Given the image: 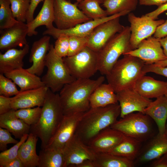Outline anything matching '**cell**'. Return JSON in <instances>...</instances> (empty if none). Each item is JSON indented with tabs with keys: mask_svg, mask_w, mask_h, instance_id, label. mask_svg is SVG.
<instances>
[{
	"mask_svg": "<svg viewBox=\"0 0 167 167\" xmlns=\"http://www.w3.org/2000/svg\"><path fill=\"white\" fill-rule=\"evenodd\" d=\"M44 0H30V6L26 16L27 23L32 21L33 19L35 11L38 4Z\"/></svg>",
	"mask_w": 167,
	"mask_h": 167,
	"instance_id": "f6af8a7d",
	"label": "cell"
},
{
	"mask_svg": "<svg viewBox=\"0 0 167 167\" xmlns=\"http://www.w3.org/2000/svg\"><path fill=\"white\" fill-rule=\"evenodd\" d=\"M65 167L72 166L86 160L92 161L95 153L75 134L63 148Z\"/></svg>",
	"mask_w": 167,
	"mask_h": 167,
	"instance_id": "9a60e30c",
	"label": "cell"
},
{
	"mask_svg": "<svg viewBox=\"0 0 167 167\" xmlns=\"http://www.w3.org/2000/svg\"><path fill=\"white\" fill-rule=\"evenodd\" d=\"M167 153V137L159 134L151 140L141 149L134 162V165L152 161Z\"/></svg>",
	"mask_w": 167,
	"mask_h": 167,
	"instance_id": "ac0fdd59",
	"label": "cell"
},
{
	"mask_svg": "<svg viewBox=\"0 0 167 167\" xmlns=\"http://www.w3.org/2000/svg\"><path fill=\"white\" fill-rule=\"evenodd\" d=\"M19 92L12 80L4 74H0V95L10 97L16 95Z\"/></svg>",
	"mask_w": 167,
	"mask_h": 167,
	"instance_id": "f35d334b",
	"label": "cell"
},
{
	"mask_svg": "<svg viewBox=\"0 0 167 167\" xmlns=\"http://www.w3.org/2000/svg\"><path fill=\"white\" fill-rule=\"evenodd\" d=\"M101 0V1H103H103H104L106 0Z\"/></svg>",
	"mask_w": 167,
	"mask_h": 167,
	"instance_id": "680465c9",
	"label": "cell"
},
{
	"mask_svg": "<svg viewBox=\"0 0 167 167\" xmlns=\"http://www.w3.org/2000/svg\"><path fill=\"white\" fill-rule=\"evenodd\" d=\"M84 113L64 115L53 139L47 148L63 149L75 135Z\"/></svg>",
	"mask_w": 167,
	"mask_h": 167,
	"instance_id": "2e32d148",
	"label": "cell"
},
{
	"mask_svg": "<svg viewBox=\"0 0 167 167\" xmlns=\"http://www.w3.org/2000/svg\"><path fill=\"white\" fill-rule=\"evenodd\" d=\"M137 3L138 0H106L103 2V5L109 16L125 11H134Z\"/></svg>",
	"mask_w": 167,
	"mask_h": 167,
	"instance_id": "d6a6232c",
	"label": "cell"
},
{
	"mask_svg": "<svg viewBox=\"0 0 167 167\" xmlns=\"http://www.w3.org/2000/svg\"><path fill=\"white\" fill-rule=\"evenodd\" d=\"M42 110L41 107L21 109L15 110L16 116L30 126L33 125L38 122Z\"/></svg>",
	"mask_w": 167,
	"mask_h": 167,
	"instance_id": "d590c367",
	"label": "cell"
},
{
	"mask_svg": "<svg viewBox=\"0 0 167 167\" xmlns=\"http://www.w3.org/2000/svg\"><path fill=\"white\" fill-rule=\"evenodd\" d=\"M4 75L17 85L21 92L45 86L39 76L30 73L26 69L23 68L12 71Z\"/></svg>",
	"mask_w": 167,
	"mask_h": 167,
	"instance_id": "d4e9b609",
	"label": "cell"
},
{
	"mask_svg": "<svg viewBox=\"0 0 167 167\" xmlns=\"http://www.w3.org/2000/svg\"><path fill=\"white\" fill-rule=\"evenodd\" d=\"M120 113L118 103L104 107L90 108L84 112L75 134L88 145L101 131L115 123Z\"/></svg>",
	"mask_w": 167,
	"mask_h": 167,
	"instance_id": "3957f363",
	"label": "cell"
},
{
	"mask_svg": "<svg viewBox=\"0 0 167 167\" xmlns=\"http://www.w3.org/2000/svg\"><path fill=\"white\" fill-rule=\"evenodd\" d=\"M28 134L23 136L17 143L8 149L0 153V167L18 157V151L22 144L27 139Z\"/></svg>",
	"mask_w": 167,
	"mask_h": 167,
	"instance_id": "74e56055",
	"label": "cell"
},
{
	"mask_svg": "<svg viewBox=\"0 0 167 167\" xmlns=\"http://www.w3.org/2000/svg\"><path fill=\"white\" fill-rule=\"evenodd\" d=\"M101 0H83L78 3L79 8L92 19H99L108 16L106 10L100 6Z\"/></svg>",
	"mask_w": 167,
	"mask_h": 167,
	"instance_id": "836d02e7",
	"label": "cell"
},
{
	"mask_svg": "<svg viewBox=\"0 0 167 167\" xmlns=\"http://www.w3.org/2000/svg\"><path fill=\"white\" fill-rule=\"evenodd\" d=\"M49 36L44 35L33 43L30 50L29 62L32 65L27 70L30 73L41 76L45 66L46 55L50 46Z\"/></svg>",
	"mask_w": 167,
	"mask_h": 167,
	"instance_id": "d6986e66",
	"label": "cell"
},
{
	"mask_svg": "<svg viewBox=\"0 0 167 167\" xmlns=\"http://www.w3.org/2000/svg\"><path fill=\"white\" fill-rule=\"evenodd\" d=\"M116 94L120 107L121 118L135 112L145 114V109L152 101L141 96L133 88L122 90Z\"/></svg>",
	"mask_w": 167,
	"mask_h": 167,
	"instance_id": "4fadbf2b",
	"label": "cell"
},
{
	"mask_svg": "<svg viewBox=\"0 0 167 167\" xmlns=\"http://www.w3.org/2000/svg\"><path fill=\"white\" fill-rule=\"evenodd\" d=\"M120 17L104 22L97 26L88 36L87 47L98 53L116 33L124 27L120 23Z\"/></svg>",
	"mask_w": 167,
	"mask_h": 167,
	"instance_id": "8fae6325",
	"label": "cell"
},
{
	"mask_svg": "<svg viewBox=\"0 0 167 167\" xmlns=\"http://www.w3.org/2000/svg\"><path fill=\"white\" fill-rule=\"evenodd\" d=\"M72 167H95V166L92 160H86L79 164L73 165Z\"/></svg>",
	"mask_w": 167,
	"mask_h": 167,
	"instance_id": "816d5d0a",
	"label": "cell"
},
{
	"mask_svg": "<svg viewBox=\"0 0 167 167\" xmlns=\"http://www.w3.org/2000/svg\"><path fill=\"white\" fill-rule=\"evenodd\" d=\"M78 3L66 0H54V23L56 28L68 29L92 19L79 8Z\"/></svg>",
	"mask_w": 167,
	"mask_h": 167,
	"instance_id": "9c48e42d",
	"label": "cell"
},
{
	"mask_svg": "<svg viewBox=\"0 0 167 167\" xmlns=\"http://www.w3.org/2000/svg\"><path fill=\"white\" fill-rule=\"evenodd\" d=\"M95 167H132L134 162L108 152L96 153Z\"/></svg>",
	"mask_w": 167,
	"mask_h": 167,
	"instance_id": "1f68e13d",
	"label": "cell"
},
{
	"mask_svg": "<svg viewBox=\"0 0 167 167\" xmlns=\"http://www.w3.org/2000/svg\"><path fill=\"white\" fill-rule=\"evenodd\" d=\"M125 135L110 126L101 131L88 145L95 153L108 152L116 146Z\"/></svg>",
	"mask_w": 167,
	"mask_h": 167,
	"instance_id": "44dd1931",
	"label": "cell"
},
{
	"mask_svg": "<svg viewBox=\"0 0 167 167\" xmlns=\"http://www.w3.org/2000/svg\"><path fill=\"white\" fill-rule=\"evenodd\" d=\"M15 111L12 109L0 115V127L7 130L16 138L20 139L24 135L29 133L30 126L18 118Z\"/></svg>",
	"mask_w": 167,
	"mask_h": 167,
	"instance_id": "4316f807",
	"label": "cell"
},
{
	"mask_svg": "<svg viewBox=\"0 0 167 167\" xmlns=\"http://www.w3.org/2000/svg\"><path fill=\"white\" fill-rule=\"evenodd\" d=\"M167 2V0H139L140 5L145 6L156 5L159 6Z\"/></svg>",
	"mask_w": 167,
	"mask_h": 167,
	"instance_id": "681fc988",
	"label": "cell"
},
{
	"mask_svg": "<svg viewBox=\"0 0 167 167\" xmlns=\"http://www.w3.org/2000/svg\"><path fill=\"white\" fill-rule=\"evenodd\" d=\"M38 137L30 133L27 140L21 145L18 151V157L24 167H38L39 156L36 152Z\"/></svg>",
	"mask_w": 167,
	"mask_h": 167,
	"instance_id": "83f0119b",
	"label": "cell"
},
{
	"mask_svg": "<svg viewBox=\"0 0 167 167\" xmlns=\"http://www.w3.org/2000/svg\"><path fill=\"white\" fill-rule=\"evenodd\" d=\"M69 37V46L67 56L75 55L87 46L88 36H70Z\"/></svg>",
	"mask_w": 167,
	"mask_h": 167,
	"instance_id": "ab89813d",
	"label": "cell"
},
{
	"mask_svg": "<svg viewBox=\"0 0 167 167\" xmlns=\"http://www.w3.org/2000/svg\"><path fill=\"white\" fill-rule=\"evenodd\" d=\"M91 108L104 107L118 103L116 94L108 83H102L91 95L90 99Z\"/></svg>",
	"mask_w": 167,
	"mask_h": 167,
	"instance_id": "f1b7e54d",
	"label": "cell"
},
{
	"mask_svg": "<svg viewBox=\"0 0 167 167\" xmlns=\"http://www.w3.org/2000/svg\"><path fill=\"white\" fill-rule=\"evenodd\" d=\"M128 19L130 24V42L132 50L154 34L157 27L165 21L163 19H154L146 15L137 16L131 12L128 14Z\"/></svg>",
	"mask_w": 167,
	"mask_h": 167,
	"instance_id": "30bf717a",
	"label": "cell"
},
{
	"mask_svg": "<svg viewBox=\"0 0 167 167\" xmlns=\"http://www.w3.org/2000/svg\"><path fill=\"white\" fill-rule=\"evenodd\" d=\"M165 154H166V156H167V153H166Z\"/></svg>",
	"mask_w": 167,
	"mask_h": 167,
	"instance_id": "91938a15",
	"label": "cell"
},
{
	"mask_svg": "<svg viewBox=\"0 0 167 167\" xmlns=\"http://www.w3.org/2000/svg\"><path fill=\"white\" fill-rule=\"evenodd\" d=\"M105 80L103 76L95 80L79 79L65 85L59 94L64 115L88 110L91 108L89 99L91 95Z\"/></svg>",
	"mask_w": 167,
	"mask_h": 167,
	"instance_id": "6da1fadb",
	"label": "cell"
},
{
	"mask_svg": "<svg viewBox=\"0 0 167 167\" xmlns=\"http://www.w3.org/2000/svg\"><path fill=\"white\" fill-rule=\"evenodd\" d=\"M19 141L14 139L11 133L7 130L0 127V151L2 152L7 150L8 144H16Z\"/></svg>",
	"mask_w": 167,
	"mask_h": 167,
	"instance_id": "b9f144b4",
	"label": "cell"
},
{
	"mask_svg": "<svg viewBox=\"0 0 167 167\" xmlns=\"http://www.w3.org/2000/svg\"><path fill=\"white\" fill-rule=\"evenodd\" d=\"M130 26L124 27L115 35L97 53L98 71L107 75L122 55L132 50L130 39Z\"/></svg>",
	"mask_w": 167,
	"mask_h": 167,
	"instance_id": "5b68a950",
	"label": "cell"
},
{
	"mask_svg": "<svg viewBox=\"0 0 167 167\" xmlns=\"http://www.w3.org/2000/svg\"><path fill=\"white\" fill-rule=\"evenodd\" d=\"M67 0V1H69V0ZM75 1H76L78 3H79V2H81V1H82L83 0H75Z\"/></svg>",
	"mask_w": 167,
	"mask_h": 167,
	"instance_id": "9f6ffc18",
	"label": "cell"
},
{
	"mask_svg": "<svg viewBox=\"0 0 167 167\" xmlns=\"http://www.w3.org/2000/svg\"><path fill=\"white\" fill-rule=\"evenodd\" d=\"M48 89L45 86L38 88L20 91L17 94L11 97L12 109L16 110L35 106L42 107Z\"/></svg>",
	"mask_w": 167,
	"mask_h": 167,
	"instance_id": "ffe728a7",
	"label": "cell"
},
{
	"mask_svg": "<svg viewBox=\"0 0 167 167\" xmlns=\"http://www.w3.org/2000/svg\"><path fill=\"white\" fill-rule=\"evenodd\" d=\"M11 103V97L0 95V115L12 109Z\"/></svg>",
	"mask_w": 167,
	"mask_h": 167,
	"instance_id": "ee69618b",
	"label": "cell"
},
{
	"mask_svg": "<svg viewBox=\"0 0 167 167\" xmlns=\"http://www.w3.org/2000/svg\"><path fill=\"white\" fill-rule=\"evenodd\" d=\"M143 71L145 74L148 72H152L167 78V66H159L154 63L145 64Z\"/></svg>",
	"mask_w": 167,
	"mask_h": 167,
	"instance_id": "7bdbcfd3",
	"label": "cell"
},
{
	"mask_svg": "<svg viewBox=\"0 0 167 167\" xmlns=\"http://www.w3.org/2000/svg\"><path fill=\"white\" fill-rule=\"evenodd\" d=\"M41 108L39 119L30 126V133L40 139L42 149L46 148L52 141L64 115L59 94L49 88Z\"/></svg>",
	"mask_w": 167,
	"mask_h": 167,
	"instance_id": "7a4b0ae2",
	"label": "cell"
},
{
	"mask_svg": "<svg viewBox=\"0 0 167 167\" xmlns=\"http://www.w3.org/2000/svg\"><path fill=\"white\" fill-rule=\"evenodd\" d=\"M165 135L167 137V120L166 124V129L165 131Z\"/></svg>",
	"mask_w": 167,
	"mask_h": 167,
	"instance_id": "11a10c76",
	"label": "cell"
},
{
	"mask_svg": "<svg viewBox=\"0 0 167 167\" xmlns=\"http://www.w3.org/2000/svg\"><path fill=\"white\" fill-rule=\"evenodd\" d=\"M151 119L148 116L142 113H132L117 120L110 127L126 136L142 142L153 136V127Z\"/></svg>",
	"mask_w": 167,
	"mask_h": 167,
	"instance_id": "52a82bcc",
	"label": "cell"
},
{
	"mask_svg": "<svg viewBox=\"0 0 167 167\" xmlns=\"http://www.w3.org/2000/svg\"><path fill=\"white\" fill-rule=\"evenodd\" d=\"M3 167H24L20 160L17 157L4 165Z\"/></svg>",
	"mask_w": 167,
	"mask_h": 167,
	"instance_id": "f907efd6",
	"label": "cell"
},
{
	"mask_svg": "<svg viewBox=\"0 0 167 167\" xmlns=\"http://www.w3.org/2000/svg\"><path fill=\"white\" fill-rule=\"evenodd\" d=\"M150 166L151 167H167V156L165 154L152 161Z\"/></svg>",
	"mask_w": 167,
	"mask_h": 167,
	"instance_id": "c3c4849f",
	"label": "cell"
},
{
	"mask_svg": "<svg viewBox=\"0 0 167 167\" xmlns=\"http://www.w3.org/2000/svg\"><path fill=\"white\" fill-rule=\"evenodd\" d=\"M69 46V36L62 35L57 39L54 49L57 55L60 57L63 58L68 56Z\"/></svg>",
	"mask_w": 167,
	"mask_h": 167,
	"instance_id": "60d3db41",
	"label": "cell"
},
{
	"mask_svg": "<svg viewBox=\"0 0 167 167\" xmlns=\"http://www.w3.org/2000/svg\"><path fill=\"white\" fill-rule=\"evenodd\" d=\"M47 71L41 78L48 88L53 92H60L64 86L76 79L70 74L63 59L55 52L51 45L45 61Z\"/></svg>",
	"mask_w": 167,
	"mask_h": 167,
	"instance_id": "8992f818",
	"label": "cell"
},
{
	"mask_svg": "<svg viewBox=\"0 0 167 167\" xmlns=\"http://www.w3.org/2000/svg\"><path fill=\"white\" fill-rule=\"evenodd\" d=\"M133 88L145 97L156 98L164 95L167 88V82L144 75L137 80Z\"/></svg>",
	"mask_w": 167,
	"mask_h": 167,
	"instance_id": "7402d4cb",
	"label": "cell"
},
{
	"mask_svg": "<svg viewBox=\"0 0 167 167\" xmlns=\"http://www.w3.org/2000/svg\"><path fill=\"white\" fill-rule=\"evenodd\" d=\"M9 0H0V31L14 25L18 21L10 7Z\"/></svg>",
	"mask_w": 167,
	"mask_h": 167,
	"instance_id": "e575fe53",
	"label": "cell"
},
{
	"mask_svg": "<svg viewBox=\"0 0 167 167\" xmlns=\"http://www.w3.org/2000/svg\"><path fill=\"white\" fill-rule=\"evenodd\" d=\"M28 27L27 24L18 21L13 26L0 31V49L6 51L27 44Z\"/></svg>",
	"mask_w": 167,
	"mask_h": 167,
	"instance_id": "e0dca14e",
	"label": "cell"
},
{
	"mask_svg": "<svg viewBox=\"0 0 167 167\" xmlns=\"http://www.w3.org/2000/svg\"><path fill=\"white\" fill-rule=\"evenodd\" d=\"M39 156L38 167H65L63 149H42Z\"/></svg>",
	"mask_w": 167,
	"mask_h": 167,
	"instance_id": "4dcf8cb0",
	"label": "cell"
},
{
	"mask_svg": "<svg viewBox=\"0 0 167 167\" xmlns=\"http://www.w3.org/2000/svg\"><path fill=\"white\" fill-rule=\"evenodd\" d=\"M29 46L28 44L22 49H9L3 54L0 53V73H5L23 68L24 57L28 54Z\"/></svg>",
	"mask_w": 167,
	"mask_h": 167,
	"instance_id": "cb8c5ba5",
	"label": "cell"
},
{
	"mask_svg": "<svg viewBox=\"0 0 167 167\" xmlns=\"http://www.w3.org/2000/svg\"><path fill=\"white\" fill-rule=\"evenodd\" d=\"M164 95L167 97V88L165 93Z\"/></svg>",
	"mask_w": 167,
	"mask_h": 167,
	"instance_id": "6f0895ef",
	"label": "cell"
},
{
	"mask_svg": "<svg viewBox=\"0 0 167 167\" xmlns=\"http://www.w3.org/2000/svg\"><path fill=\"white\" fill-rule=\"evenodd\" d=\"M156 65L161 66H167V59L154 63Z\"/></svg>",
	"mask_w": 167,
	"mask_h": 167,
	"instance_id": "db71d44e",
	"label": "cell"
},
{
	"mask_svg": "<svg viewBox=\"0 0 167 167\" xmlns=\"http://www.w3.org/2000/svg\"><path fill=\"white\" fill-rule=\"evenodd\" d=\"M142 143L125 135L123 139L108 152L134 162L141 149Z\"/></svg>",
	"mask_w": 167,
	"mask_h": 167,
	"instance_id": "f546056e",
	"label": "cell"
},
{
	"mask_svg": "<svg viewBox=\"0 0 167 167\" xmlns=\"http://www.w3.org/2000/svg\"><path fill=\"white\" fill-rule=\"evenodd\" d=\"M124 55L106 75L108 83L116 93L133 88L137 80L145 75L143 71L145 64L143 61L130 55Z\"/></svg>",
	"mask_w": 167,
	"mask_h": 167,
	"instance_id": "277c9868",
	"label": "cell"
},
{
	"mask_svg": "<svg viewBox=\"0 0 167 167\" xmlns=\"http://www.w3.org/2000/svg\"><path fill=\"white\" fill-rule=\"evenodd\" d=\"M160 39L151 36L142 41L137 48L126 53L138 58L145 64H153L165 60V54L159 41Z\"/></svg>",
	"mask_w": 167,
	"mask_h": 167,
	"instance_id": "5bb4252c",
	"label": "cell"
},
{
	"mask_svg": "<svg viewBox=\"0 0 167 167\" xmlns=\"http://www.w3.org/2000/svg\"><path fill=\"white\" fill-rule=\"evenodd\" d=\"M63 59L70 74L76 79L90 78L98 71L97 53L87 46Z\"/></svg>",
	"mask_w": 167,
	"mask_h": 167,
	"instance_id": "ba28073f",
	"label": "cell"
},
{
	"mask_svg": "<svg viewBox=\"0 0 167 167\" xmlns=\"http://www.w3.org/2000/svg\"><path fill=\"white\" fill-rule=\"evenodd\" d=\"M144 113L150 117L156 123L158 133L165 136L166 124L167 120V97L164 95L152 101L144 110Z\"/></svg>",
	"mask_w": 167,
	"mask_h": 167,
	"instance_id": "603a6c76",
	"label": "cell"
},
{
	"mask_svg": "<svg viewBox=\"0 0 167 167\" xmlns=\"http://www.w3.org/2000/svg\"><path fill=\"white\" fill-rule=\"evenodd\" d=\"M11 8L16 19L18 21L26 22V16L28 10L30 0H9Z\"/></svg>",
	"mask_w": 167,
	"mask_h": 167,
	"instance_id": "8d00e7d4",
	"label": "cell"
},
{
	"mask_svg": "<svg viewBox=\"0 0 167 167\" xmlns=\"http://www.w3.org/2000/svg\"><path fill=\"white\" fill-rule=\"evenodd\" d=\"M130 12L128 11H125L102 18L92 19L68 29H60L53 27L44 31L43 35L50 36L56 39L62 35L68 36L87 37L99 24L115 18L128 14Z\"/></svg>",
	"mask_w": 167,
	"mask_h": 167,
	"instance_id": "7c38bea8",
	"label": "cell"
},
{
	"mask_svg": "<svg viewBox=\"0 0 167 167\" xmlns=\"http://www.w3.org/2000/svg\"><path fill=\"white\" fill-rule=\"evenodd\" d=\"M167 35V20L159 26L154 34V36L160 39Z\"/></svg>",
	"mask_w": 167,
	"mask_h": 167,
	"instance_id": "bcb514c9",
	"label": "cell"
},
{
	"mask_svg": "<svg viewBox=\"0 0 167 167\" xmlns=\"http://www.w3.org/2000/svg\"><path fill=\"white\" fill-rule=\"evenodd\" d=\"M167 11V2L158 6L155 10L146 14L145 15L154 19H156L158 16L162 13Z\"/></svg>",
	"mask_w": 167,
	"mask_h": 167,
	"instance_id": "7dc6e473",
	"label": "cell"
},
{
	"mask_svg": "<svg viewBox=\"0 0 167 167\" xmlns=\"http://www.w3.org/2000/svg\"><path fill=\"white\" fill-rule=\"evenodd\" d=\"M159 41L161 47L163 48L164 53L167 57V35L160 39Z\"/></svg>",
	"mask_w": 167,
	"mask_h": 167,
	"instance_id": "f5cc1de1",
	"label": "cell"
},
{
	"mask_svg": "<svg viewBox=\"0 0 167 167\" xmlns=\"http://www.w3.org/2000/svg\"><path fill=\"white\" fill-rule=\"evenodd\" d=\"M54 0H44L42 7L36 16L31 22L27 23L28 27V36L36 35L37 32L36 30L38 27L45 25L47 29L54 27Z\"/></svg>",
	"mask_w": 167,
	"mask_h": 167,
	"instance_id": "484cf974",
	"label": "cell"
}]
</instances>
